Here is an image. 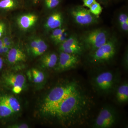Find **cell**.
Segmentation results:
<instances>
[{
    "label": "cell",
    "instance_id": "11",
    "mask_svg": "<svg viewBox=\"0 0 128 128\" xmlns=\"http://www.w3.org/2000/svg\"><path fill=\"white\" fill-rule=\"evenodd\" d=\"M6 56L8 62L11 64H16L26 61V54L18 45H14L10 50Z\"/></svg>",
    "mask_w": 128,
    "mask_h": 128
},
{
    "label": "cell",
    "instance_id": "30",
    "mask_svg": "<svg viewBox=\"0 0 128 128\" xmlns=\"http://www.w3.org/2000/svg\"><path fill=\"white\" fill-rule=\"evenodd\" d=\"M22 88L20 86H16L12 87V92L16 94H20L22 90Z\"/></svg>",
    "mask_w": 128,
    "mask_h": 128
},
{
    "label": "cell",
    "instance_id": "20",
    "mask_svg": "<svg viewBox=\"0 0 128 128\" xmlns=\"http://www.w3.org/2000/svg\"><path fill=\"white\" fill-rule=\"evenodd\" d=\"M14 113L6 104L0 100V117L6 118L10 116Z\"/></svg>",
    "mask_w": 128,
    "mask_h": 128
},
{
    "label": "cell",
    "instance_id": "21",
    "mask_svg": "<svg viewBox=\"0 0 128 128\" xmlns=\"http://www.w3.org/2000/svg\"><path fill=\"white\" fill-rule=\"evenodd\" d=\"M68 28L65 26H63L61 27L56 28L50 32V40L53 42L62 34L64 33L66 31H68Z\"/></svg>",
    "mask_w": 128,
    "mask_h": 128
},
{
    "label": "cell",
    "instance_id": "23",
    "mask_svg": "<svg viewBox=\"0 0 128 128\" xmlns=\"http://www.w3.org/2000/svg\"><path fill=\"white\" fill-rule=\"evenodd\" d=\"M90 12L94 16L99 18V16L102 14L103 10L101 4L96 1L89 8Z\"/></svg>",
    "mask_w": 128,
    "mask_h": 128
},
{
    "label": "cell",
    "instance_id": "32",
    "mask_svg": "<svg viewBox=\"0 0 128 128\" xmlns=\"http://www.w3.org/2000/svg\"><path fill=\"white\" fill-rule=\"evenodd\" d=\"M15 45L14 41L12 39L8 41L6 44H4V46L12 48Z\"/></svg>",
    "mask_w": 128,
    "mask_h": 128
},
{
    "label": "cell",
    "instance_id": "36",
    "mask_svg": "<svg viewBox=\"0 0 128 128\" xmlns=\"http://www.w3.org/2000/svg\"><path fill=\"white\" fill-rule=\"evenodd\" d=\"M4 45H0V49L4 47Z\"/></svg>",
    "mask_w": 128,
    "mask_h": 128
},
{
    "label": "cell",
    "instance_id": "24",
    "mask_svg": "<svg viewBox=\"0 0 128 128\" xmlns=\"http://www.w3.org/2000/svg\"><path fill=\"white\" fill-rule=\"evenodd\" d=\"M70 35L68 32L66 31L58 37L53 42L55 45H59L64 42L68 38Z\"/></svg>",
    "mask_w": 128,
    "mask_h": 128
},
{
    "label": "cell",
    "instance_id": "15",
    "mask_svg": "<svg viewBox=\"0 0 128 128\" xmlns=\"http://www.w3.org/2000/svg\"><path fill=\"white\" fill-rule=\"evenodd\" d=\"M41 62L42 66L45 68H52L57 65L58 57L54 52L46 53L43 54Z\"/></svg>",
    "mask_w": 128,
    "mask_h": 128
},
{
    "label": "cell",
    "instance_id": "2",
    "mask_svg": "<svg viewBox=\"0 0 128 128\" xmlns=\"http://www.w3.org/2000/svg\"><path fill=\"white\" fill-rule=\"evenodd\" d=\"M119 40L115 34H112L106 43L89 53V61L94 65L107 64L114 58L119 46Z\"/></svg>",
    "mask_w": 128,
    "mask_h": 128
},
{
    "label": "cell",
    "instance_id": "5",
    "mask_svg": "<svg viewBox=\"0 0 128 128\" xmlns=\"http://www.w3.org/2000/svg\"><path fill=\"white\" fill-rule=\"evenodd\" d=\"M116 120L115 112L111 108L106 107L99 112L93 126L97 128H110L115 124Z\"/></svg>",
    "mask_w": 128,
    "mask_h": 128
},
{
    "label": "cell",
    "instance_id": "13",
    "mask_svg": "<svg viewBox=\"0 0 128 128\" xmlns=\"http://www.w3.org/2000/svg\"><path fill=\"white\" fill-rule=\"evenodd\" d=\"M22 0H0V14L3 15L19 9Z\"/></svg>",
    "mask_w": 128,
    "mask_h": 128
},
{
    "label": "cell",
    "instance_id": "16",
    "mask_svg": "<svg viewBox=\"0 0 128 128\" xmlns=\"http://www.w3.org/2000/svg\"><path fill=\"white\" fill-rule=\"evenodd\" d=\"M0 100L8 106L14 113L20 111L21 106L18 100L11 96H4L0 97Z\"/></svg>",
    "mask_w": 128,
    "mask_h": 128
},
{
    "label": "cell",
    "instance_id": "8",
    "mask_svg": "<svg viewBox=\"0 0 128 128\" xmlns=\"http://www.w3.org/2000/svg\"><path fill=\"white\" fill-rule=\"evenodd\" d=\"M65 17L61 11L56 9L49 15L44 24V28L47 32H50L56 28L64 26Z\"/></svg>",
    "mask_w": 128,
    "mask_h": 128
},
{
    "label": "cell",
    "instance_id": "1",
    "mask_svg": "<svg viewBox=\"0 0 128 128\" xmlns=\"http://www.w3.org/2000/svg\"><path fill=\"white\" fill-rule=\"evenodd\" d=\"M92 100L78 81L73 80L68 91L46 115L56 118L66 126L84 124L90 114Z\"/></svg>",
    "mask_w": 128,
    "mask_h": 128
},
{
    "label": "cell",
    "instance_id": "19",
    "mask_svg": "<svg viewBox=\"0 0 128 128\" xmlns=\"http://www.w3.org/2000/svg\"><path fill=\"white\" fill-rule=\"evenodd\" d=\"M62 1L63 0H42L44 7L48 12H52L58 9Z\"/></svg>",
    "mask_w": 128,
    "mask_h": 128
},
{
    "label": "cell",
    "instance_id": "31",
    "mask_svg": "<svg viewBox=\"0 0 128 128\" xmlns=\"http://www.w3.org/2000/svg\"><path fill=\"white\" fill-rule=\"evenodd\" d=\"M97 2L105 6H108L110 2V0H96Z\"/></svg>",
    "mask_w": 128,
    "mask_h": 128
},
{
    "label": "cell",
    "instance_id": "7",
    "mask_svg": "<svg viewBox=\"0 0 128 128\" xmlns=\"http://www.w3.org/2000/svg\"><path fill=\"white\" fill-rule=\"evenodd\" d=\"M96 88L100 92L107 93L114 87L115 83L114 75L110 71L104 72L98 75L95 80Z\"/></svg>",
    "mask_w": 128,
    "mask_h": 128
},
{
    "label": "cell",
    "instance_id": "27",
    "mask_svg": "<svg viewBox=\"0 0 128 128\" xmlns=\"http://www.w3.org/2000/svg\"><path fill=\"white\" fill-rule=\"evenodd\" d=\"M83 2L82 6L89 8L92 4L96 1V0H82Z\"/></svg>",
    "mask_w": 128,
    "mask_h": 128
},
{
    "label": "cell",
    "instance_id": "12",
    "mask_svg": "<svg viewBox=\"0 0 128 128\" xmlns=\"http://www.w3.org/2000/svg\"><path fill=\"white\" fill-rule=\"evenodd\" d=\"M115 24L118 30L124 35L128 34V12L127 9H121L117 12L115 18Z\"/></svg>",
    "mask_w": 128,
    "mask_h": 128
},
{
    "label": "cell",
    "instance_id": "29",
    "mask_svg": "<svg viewBox=\"0 0 128 128\" xmlns=\"http://www.w3.org/2000/svg\"><path fill=\"white\" fill-rule=\"evenodd\" d=\"M12 128H29L28 125L26 124H14L10 127Z\"/></svg>",
    "mask_w": 128,
    "mask_h": 128
},
{
    "label": "cell",
    "instance_id": "17",
    "mask_svg": "<svg viewBox=\"0 0 128 128\" xmlns=\"http://www.w3.org/2000/svg\"><path fill=\"white\" fill-rule=\"evenodd\" d=\"M80 44H82L79 40V36L76 34H70L68 38L64 42L59 45V50L60 51H62L65 49Z\"/></svg>",
    "mask_w": 128,
    "mask_h": 128
},
{
    "label": "cell",
    "instance_id": "26",
    "mask_svg": "<svg viewBox=\"0 0 128 128\" xmlns=\"http://www.w3.org/2000/svg\"><path fill=\"white\" fill-rule=\"evenodd\" d=\"M122 64L124 68L128 70V48H126L124 51L122 60Z\"/></svg>",
    "mask_w": 128,
    "mask_h": 128
},
{
    "label": "cell",
    "instance_id": "6",
    "mask_svg": "<svg viewBox=\"0 0 128 128\" xmlns=\"http://www.w3.org/2000/svg\"><path fill=\"white\" fill-rule=\"evenodd\" d=\"M56 70L57 71H65L75 68L80 62V56L60 52Z\"/></svg>",
    "mask_w": 128,
    "mask_h": 128
},
{
    "label": "cell",
    "instance_id": "3",
    "mask_svg": "<svg viewBox=\"0 0 128 128\" xmlns=\"http://www.w3.org/2000/svg\"><path fill=\"white\" fill-rule=\"evenodd\" d=\"M112 34L108 29L98 28L83 32L79 38L85 50H88L90 53L105 44Z\"/></svg>",
    "mask_w": 128,
    "mask_h": 128
},
{
    "label": "cell",
    "instance_id": "4",
    "mask_svg": "<svg viewBox=\"0 0 128 128\" xmlns=\"http://www.w3.org/2000/svg\"><path fill=\"white\" fill-rule=\"evenodd\" d=\"M68 12L72 22L80 27H88L100 22L99 18L92 14L89 9L82 6H73L69 9Z\"/></svg>",
    "mask_w": 128,
    "mask_h": 128
},
{
    "label": "cell",
    "instance_id": "22",
    "mask_svg": "<svg viewBox=\"0 0 128 128\" xmlns=\"http://www.w3.org/2000/svg\"><path fill=\"white\" fill-rule=\"evenodd\" d=\"M32 75L34 81L36 83H40L43 82L45 76L44 73L36 69H33L32 70Z\"/></svg>",
    "mask_w": 128,
    "mask_h": 128
},
{
    "label": "cell",
    "instance_id": "34",
    "mask_svg": "<svg viewBox=\"0 0 128 128\" xmlns=\"http://www.w3.org/2000/svg\"><path fill=\"white\" fill-rule=\"evenodd\" d=\"M4 64V61L1 57H0V70L2 69Z\"/></svg>",
    "mask_w": 128,
    "mask_h": 128
},
{
    "label": "cell",
    "instance_id": "35",
    "mask_svg": "<svg viewBox=\"0 0 128 128\" xmlns=\"http://www.w3.org/2000/svg\"><path fill=\"white\" fill-rule=\"evenodd\" d=\"M0 45H4L2 38L0 39Z\"/></svg>",
    "mask_w": 128,
    "mask_h": 128
},
{
    "label": "cell",
    "instance_id": "33",
    "mask_svg": "<svg viewBox=\"0 0 128 128\" xmlns=\"http://www.w3.org/2000/svg\"><path fill=\"white\" fill-rule=\"evenodd\" d=\"M28 1L32 5L36 6L39 4L41 0H28Z\"/></svg>",
    "mask_w": 128,
    "mask_h": 128
},
{
    "label": "cell",
    "instance_id": "28",
    "mask_svg": "<svg viewBox=\"0 0 128 128\" xmlns=\"http://www.w3.org/2000/svg\"><path fill=\"white\" fill-rule=\"evenodd\" d=\"M2 40H3V43L4 44H6L8 42V41L11 40L12 38L10 33H9V31L7 30L6 34L4 35V36L2 37Z\"/></svg>",
    "mask_w": 128,
    "mask_h": 128
},
{
    "label": "cell",
    "instance_id": "9",
    "mask_svg": "<svg viewBox=\"0 0 128 128\" xmlns=\"http://www.w3.org/2000/svg\"><path fill=\"white\" fill-rule=\"evenodd\" d=\"M28 51L34 57L42 56L48 50V45L45 40L40 37L31 38L27 44Z\"/></svg>",
    "mask_w": 128,
    "mask_h": 128
},
{
    "label": "cell",
    "instance_id": "25",
    "mask_svg": "<svg viewBox=\"0 0 128 128\" xmlns=\"http://www.w3.org/2000/svg\"><path fill=\"white\" fill-rule=\"evenodd\" d=\"M7 30L6 22L3 20H0V39L4 36Z\"/></svg>",
    "mask_w": 128,
    "mask_h": 128
},
{
    "label": "cell",
    "instance_id": "14",
    "mask_svg": "<svg viewBox=\"0 0 128 128\" xmlns=\"http://www.w3.org/2000/svg\"><path fill=\"white\" fill-rule=\"evenodd\" d=\"M4 80L6 84L12 87L18 86L23 88L26 82L25 76L20 74L8 75L5 76Z\"/></svg>",
    "mask_w": 128,
    "mask_h": 128
},
{
    "label": "cell",
    "instance_id": "10",
    "mask_svg": "<svg viewBox=\"0 0 128 128\" xmlns=\"http://www.w3.org/2000/svg\"><path fill=\"white\" fill-rule=\"evenodd\" d=\"M39 17L34 13H25L19 15L16 19V23L18 28L24 32L32 29L36 25Z\"/></svg>",
    "mask_w": 128,
    "mask_h": 128
},
{
    "label": "cell",
    "instance_id": "18",
    "mask_svg": "<svg viewBox=\"0 0 128 128\" xmlns=\"http://www.w3.org/2000/svg\"><path fill=\"white\" fill-rule=\"evenodd\" d=\"M116 97L120 103H125L128 102V84L127 82L121 85L118 88Z\"/></svg>",
    "mask_w": 128,
    "mask_h": 128
}]
</instances>
